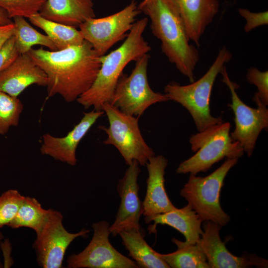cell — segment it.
<instances>
[{
  "mask_svg": "<svg viewBox=\"0 0 268 268\" xmlns=\"http://www.w3.org/2000/svg\"><path fill=\"white\" fill-rule=\"evenodd\" d=\"M23 110L18 98L0 91V134H6L11 127H17Z\"/></svg>",
  "mask_w": 268,
  "mask_h": 268,
  "instance_id": "cell-26",
  "label": "cell"
},
{
  "mask_svg": "<svg viewBox=\"0 0 268 268\" xmlns=\"http://www.w3.org/2000/svg\"><path fill=\"white\" fill-rule=\"evenodd\" d=\"M231 124L221 122L192 134L189 139L192 150L196 153L182 162L176 169L178 174L197 175L205 172L224 158H238L244 153L239 142L230 135Z\"/></svg>",
  "mask_w": 268,
  "mask_h": 268,
  "instance_id": "cell-5",
  "label": "cell"
},
{
  "mask_svg": "<svg viewBox=\"0 0 268 268\" xmlns=\"http://www.w3.org/2000/svg\"><path fill=\"white\" fill-rule=\"evenodd\" d=\"M27 53L47 76L48 97L59 95L68 103L91 87L101 65V56L86 40L61 50L41 47Z\"/></svg>",
  "mask_w": 268,
  "mask_h": 268,
  "instance_id": "cell-1",
  "label": "cell"
},
{
  "mask_svg": "<svg viewBox=\"0 0 268 268\" xmlns=\"http://www.w3.org/2000/svg\"><path fill=\"white\" fill-rule=\"evenodd\" d=\"M171 241L177 247L176 251L166 254L157 252L170 268H209L204 253L197 243L191 244L175 238Z\"/></svg>",
  "mask_w": 268,
  "mask_h": 268,
  "instance_id": "cell-23",
  "label": "cell"
},
{
  "mask_svg": "<svg viewBox=\"0 0 268 268\" xmlns=\"http://www.w3.org/2000/svg\"><path fill=\"white\" fill-rule=\"evenodd\" d=\"M13 23L12 18L7 12L0 7V25H5Z\"/></svg>",
  "mask_w": 268,
  "mask_h": 268,
  "instance_id": "cell-33",
  "label": "cell"
},
{
  "mask_svg": "<svg viewBox=\"0 0 268 268\" xmlns=\"http://www.w3.org/2000/svg\"><path fill=\"white\" fill-rule=\"evenodd\" d=\"M3 238V236L2 234V233L0 231V243Z\"/></svg>",
  "mask_w": 268,
  "mask_h": 268,
  "instance_id": "cell-34",
  "label": "cell"
},
{
  "mask_svg": "<svg viewBox=\"0 0 268 268\" xmlns=\"http://www.w3.org/2000/svg\"><path fill=\"white\" fill-rule=\"evenodd\" d=\"M221 228L215 223L206 221L197 243L204 253L209 268H268V260L255 254H244L237 257L231 254L221 240Z\"/></svg>",
  "mask_w": 268,
  "mask_h": 268,
  "instance_id": "cell-14",
  "label": "cell"
},
{
  "mask_svg": "<svg viewBox=\"0 0 268 268\" xmlns=\"http://www.w3.org/2000/svg\"><path fill=\"white\" fill-rule=\"evenodd\" d=\"M3 268V265L2 264L0 259V268Z\"/></svg>",
  "mask_w": 268,
  "mask_h": 268,
  "instance_id": "cell-35",
  "label": "cell"
},
{
  "mask_svg": "<svg viewBox=\"0 0 268 268\" xmlns=\"http://www.w3.org/2000/svg\"><path fill=\"white\" fill-rule=\"evenodd\" d=\"M20 55L12 35L0 48V72L11 65Z\"/></svg>",
  "mask_w": 268,
  "mask_h": 268,
  "instance_id": "cell-31",
  "label": "cell"
},
{
  "mask_svg": "<svg viewBox=\"0 0 268 268\" xmlns=\"http://www.w3.org/2000/svg\"><path fill=\"white\" fill-rule=\"evenodd\" d=\"M104 113L102 110H95L84 113L79 123L64 136L44 134L40 148L41 153L69 165H75L76 151L79 142Z\"/></svg>",
  "mask_w": 268,
  "mask_h": 268,
  "instance_id": "cell-15",
  "label": "cell"
},
{
  "mask_svg": "<svg viewBox=\"0 0 268 268\" xmlns=\"http://www.w3.org/2000/svg\"><path fill=\"white\" fill-rule=\"evenodd\" d=\"M231 58L232 54L224 47L206 72L199 80L186 85L171 82L165 87V94L168 100L180 104L189 111L199 132L223 122L221 118L211 115L210 100L217 76Z\"/></svg>",
  "mask_w": 268,
  "mask_h": 268,
  "instance_id": "cell-4",
  "label": "cell"
},
{
  "mask_svg": "<svg viewBox=\"0 0 268 268\" xmlns=\"http://www.w3.org/2000/svg\"><path fill=\"white\" fill-rule=\"evenodd\" d=\"M144 220L146 223L154 222L148 227L149 234H156L158 224L167 225L180 232L185 237V242L191 244H196L203 233L201 228L202 220L188 204Z\"/></svg>",
  "mask_w": 268,
  "mask_h": 268,
  "instance_id": "cell-19",
  "label": "cell"
},
{
  "mask_svg": "<svg viewBox=\"0 0 268 268\" xmlns=\"http://www.w3.org/2000/svg\"><path fill=\"white\" fill-rule=\"evenodd\" d=\"M102 110L109 121L108 127H100L108 135L103 143L115 146L127 165L136 161L140 166H145L155 153L142 136L138 119L123 113L110 103H105Z\"/></svg>",
  "mask_w": 268,
  "mask_h": 268,
  "instance_id": "cell-7",
  "label": "cell"
},
{
  "mask_svg": "<svg viewBox=\"0 0 268 268\" xmlns=\"http://www.w3.org/2000/svg\"><path fill=\"white\" fill-rule=\"evenodd\" d=\"M238 161V158L227 159L219 167L204 177L190 174L188 182L181 190V196L202 221H210L222 227L230 221V216L221 207L220 194L225 178Z\"/></svg>",
  "mask_w": 268,
  "mask_h": 268,
  "instance_id": "cell-6",
  "label": "cell"
},
{
  "mask_svg": "<svg viewBox=\"0 0 268 268\" xmlns=\"http://www.w3.org/2000/svg\"><path fill=\"white\" fill-rule=\"evenodd\" d=\"M34 25L43 30L55 45L57 50L82 44L84 39L76 27L53 21L39 13L28 18Z\"/></svg>",
  "mask_w": 268,
  "mask_h": 268,
  "instance_id": "cell-22",
  "label": "cell"
},
{
  "mask_svg": "<svg viewBox=\"0 0 268 268\" xmlns=\"http://www.w3.org/2000/svg\"><path fill=\"white\" fill-rule=\"evenodd\" d=\"M39 13L50 20L76 28L95 17L92 0H46Z\"/></svg>",
  "mask_w": 268,
  "mask_h": 268,
  "instance_id": "cell-20",
  "label": "cell"
},
{
  "mask_svg": "<svg viewBox=\"0 0 268 268\" xmlns=\"http://www.w3.org/2000/svg\"><path fill=\"white\" fill-rule=\"evenodd\" d=\"M248 82L258 88L256 94L266 105H268V71H262L256 67L249 68L247 71Z\"/></svg>",
  "mask_w": 268,
  "mask_h": 268,
  "instance_id": "cell-29",
  "label": "cell"
},
{
  "mask_svg": "<svg viewBox=\"0 0 268 268\" xmlns=\"http://www.w3.org/2000/svg\"><path fill=\"white\" fill-rule=\"evenodd\" d=\"M24 196L16 190H8L0 196V228L14 219Z\"/></svg>",
  "mask_w": 268,
  "mask_h": 268,
  "instance_id": "cell-27",
  "label": "cell"
},
{
  "mask_svg": "<svg viewBox=\"0 0 268 268\" xmlns=\"http://www.w3.org/2000/svg\"><path fill=\"white\" fill-rule=\"evenodd\" d=\"M138 8L149 18L152 33L160 40L162 51L169 61L191 82L195 81L199 52L189 43L183 20L171 0H143Z\"/></svg>",
  "mask_w": 268,
  "mask_h": 268,
  "instance_id": "cell-2",
  "label": "cell"
},
{
  "mask_svg": "<svg viewBox=\"0 0 268 268\" xmlns=\"http://www.w3.org/2000/svg\"><path fill=\"white\" fill-rule=\"evenodd\" d=\"M148 21L147 17L135 21L123 44L101 56V67L94 82L76 100L85 109L93 107L94 110L103 111V105L111 102L118 81L127 65L151 51L143 36Z\"/></svg>",
  "mask_w": 268,
  "mask_h": 268,
  "instance_id": "cell-3",
  "label": "cell"
},
{
  "mask_svg": "<svg viewBox=\"0 0 268 268\" xmlns=\"http://www.w3.org/2000/svg\"><path fill=\"white\" fill-rule=\"evenodd\" d=\"M149 59L148 53L143 55L135 61L131 74H123L118 81L110 103L124 113L139 117L151 105L169 100L165 94L154 92L149 85Z\"/></svg>",
  "mask_w": 268,
  "mask_h": 268,
  "instance_id": "cell-8",
  "label": "cell"
},
{
  "mask_svg": "<svg viewBox=\"0 0 268 268\" xmlns=\"http://www.w3.org/2000/svg\"><path fill=\"white\" fill-rule=\"evenodd\" d=\"M13 36L15 46L20 54L27 53L34 45L45 46L50 50L57 49L50 38L46 34L37 31L26 20L25 17L17 16L13 17Z\"/></svg>",
  "mask_w": 268,
  "mask_h": 268,
  "instance_id": "cell-25",
  "label": "cell"
},
{
  "mask_svg": "<svg viewBox=\"0 0 268 268\" xmlns=\"http://www.w3.org/2000/svg\"><path fill=\"white\" fill-rule=\"evenodd\" d=\"M123 245L129 252V256L142 268H170L167 264L159 257L144 239V234L135 230L120 232Z\"/></svg>",
  "mask_w": 268,
  "mask_h": 268,
  "instance_id": "cell-21",
  "label": "cell"
},
{
  "mask_svg": "<svg viewBox=\"0 0 268 268\" xmlns=\"http://www.w3.org/2000/svg\"><path fill=\"white\" fill-rule=\"evenodd\" d=\"M51 210L43 208L35 198L24 197L15 217L7 226L12 228L27 227L37 233L46 223Z\"/></svg>",
  "mask_w": 268,
  "mask_h": 268,
  "instance_id": "cell-24",
  "label": "cell"
},
{
  "mask_svg": "<svg viewBox=\"0 0 268 268\" xmlns=\"http://www.w3.org/2000/svg\"><path fill=\"white\" fill-rule=\"evenodd\" d=\"M220 73L222 76V81L227 86L231 95V103L229 106L234 113L235 128L230 135L239 142L248 156L251 157L260 134L268 128L267 106L256 94L253 100L257 107L253 108L246 105L238 95L236 89L239 86L230 79L225 66Z\"/></svg>",
  "mask_w": 268,
  "mask_h": 268,
  "instance_id": "cell-9",
  "label": "cell"
},
{
  "mask_svg": "<svg viewBox=\"0 0 268 268\" xmlns=\"http://www.w3.org/2000/svg\"><path fill=\"white\" fill-rule=\"evenodd\" d=\"M140 13L136 2L132 0L124 8L112 15L87 19L79 26V30L84 40L102 56L127 37Z\"/></svg>",
  "mask_w": 268,
  "mask_h": 268,
  "instance_id": "cell-10",
  "label": "cell"
},
{
  "mask_svg": "<svg viewBox=\"0 0 268 268\" xmlns=\"http://www.w3.org/2000/svg\"><path fill=\"white\" fill-rule=\"evenodd\" d=\"M109 223L102 220L93 223V235L80 253L68 257L69 268H138L135 262L118 251L109 240Z\"/></svg>",
  "mask_w": 268,
  "mask_h": 268,
  "instance_id": "cell-11",
  "label": "cell"
},
{
  "mask_svg": "<svg viewBox=\"0 0 268 268\" xmlns=\"http://www.w3.org/2000/svg\"><path fill=\"white\" fill-rule=\"evenodd\" d=\"M46 0H0V7L10 18L20 16L29 18L39 13Z\"/></svg>",
  "mask_w": 268,
  "mask_h": 268,
  "instance_id": "cell-28",
  "label": "cell"
},
{
  "mask_svg": "<svg viewBox=\"0 0 268 268\" xmlns=\"http://www.w3.org/2000/svg\"><path fill=\"white\" fill-rule=\"evenodd\" d=\"M238 12L246 20L244 29L246 32H249L257 27L268 24V11L253 12L247 9L240 8Z\"/></svg>",
  "mask_w": 268,
  "mask_h": 268,
  "instance_id": "cell-30",
  "label": "cell"
},
{
  "mask_svg": "<svg viewBox=\"0 0 268 268\" xmlns=\"http://www.w3.org/2000/svg\"><path fill=\"white\" fill-rule=\"evenodd\" d=\"M62 213L52 209L42 229L36 233L33 247L35 250L37 262L43 268H61L66 250L70 243L79 237H85L89 230L68 232L63 224Z\"/></svg>",
  "mask_w": 268,
  "mask_h": 268,
  "instance_id": "cell-12",
  "label": "cell"
},
{
  "mask_svg": "<svg viewBox=\"0 0 268 268\" xmlns=\"http://www.w3.org/2000/svg\"><path fill=\"white\" fill-rule=\"evenodd\" d=\"M167 164V159L162 155H158L151 157L145 165L148 176L142 202L144 219L177 208L170 200L165 188L164 175Z\"/></svg>",
  "mask_w": 268,
  "mask_h": 268,
  "instance_id": "cell-17",
  "label": "cell"
},
{
  "mask_svg": "<svg viewBox=\"0 0 268 268\" xmlns=\"http://www.w3.org/2000/svg\"><path fill=\"white\" fill-rule=\"evenodd\" d=\"M47 81L45 73L30 56L28 53L20 54L0 72V91L18 97L32 85L46 87Z\"/></svg>",
  "mask_w": 268,
  "mask_h": 268,
  "instance_id": "cell-16",
  "label": "cell"
},
{
  "mask_svg": "<svg viewBox=\"0 0 268 268\" xmlns=\"http://www.w3.org/2000/svg\"><path fill=\"white\" fill-rule=\"evenodd\" d=\"M139 165L134 161L129 165L123 177L118 182L117 190L121 198V203L116 219L109 226L113 236H116L122 231L135 230L145 235L144 230L139 224L143 214L142 202L139 198L138 177L140 172Z\"/></svg>",
  "mask_w": 268,
  "mask_h": 268,
  "instance_id": "cell-13",
  "label": "cell"
},
{
  "mask_svg": "<svg viewBox=\"0 0 268 268\" xmlns=\"http://www.w3.org/2000/svg\"><path fill=\"white\" fill-rule=\"evenodd\" d=\"M14 25L10 24L0 25V48L3 44L13 35Z\"/></svg>",
  "mask_w": 268,
  "mask_h": 268,
  "instance_id": "cell-32",
  "label": "cell"
},
{
  "mask_svg": "<svg viewBox=\"0 0 268 268\" xmlns=\"http://www.w3.org/2000/svg\"><path fill=\"white\" fill-rule=\"evenodd\" d=\"M185 25L189 39L196 46L219 10V0H171Z\"/></svg>",
  "mask_w": 268,
  "mask_h": 268,
  "instance_id": "cell-18",
  "label": "cell"
}]
</instances>
